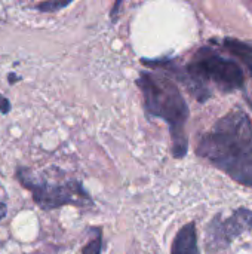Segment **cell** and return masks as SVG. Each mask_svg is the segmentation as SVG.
I'll return each mask as SVG.
<instances>
[{"mask_svg":"<svg viewBox=\"0 0 252 254\" xmlns=\"http://www.w3.org/2000/svg\"><path fill=\"white\" fill-rule=\"evenodd\" d=\"M9 112H10V101L4 95L0 94V113L1 115H6Z\"/></svg>","mask_w":252,"mask_h":254,"instance_id":"10","label":"cell"},{"mask_svg":"<svg viewBox=\"0 0 252 254\" xmlns=\"http://www.w3.org/2000/svg\"><path fill=\"white\" fill-rule=\"evenodd\" d=\"M196 153L235 182L252 188V121L245 112L232 110L218 119L201 137Z\"/></svg>","mask_w":252,"mask_h":254,"instance_id":"1","label":"cell"},{"mask_svg":"<svg viewBox=\"0 0 252 254\" xmlns=\"http://www.w3.org/2000/svg\"><path fill=\"white\" fill-rule=\"evenodd\" d=\"M102 249V235H101V229H97L94 232V238L83 247L82 254H100Z\"/></svg>","mask_w":252,"mask_h":254,"instance_id":"9","label":"cell"},{"mask_svg":"<svg viewBox=\"0 0 252 254\" xmlns=\"http://www.w3.org/2000/svg\"><path fill=\"white\" fill-rule=\"evenodd\" d=\"M73 1L74 0H43L36 7L40 12H58V10L67 7L68 4H71Z\"/></svg>","mask_w":252,"mask_h":254,"instance_id":"8","label":"cell"},{"mask_svg":"<svg viewBox=\"0 0 252 254\" xmlns=\"http://www.w3.org/2000/svg\"><path fill=\"white\" fill-rule=\"evenodd\" d=\"M224 46L227 48V51L230 54H233L235 57L242 60V63L247 65L250 74L252 76V46L244 43V42L235 40V39H226Z\"/></svg>","mask_w":252,"mask_h":254,"instance_id":"7","label":"cell"},{"mask_svg":"<svg viewBox=\"0 0 252 254\" xmlns=\"http://www.w3.org/2000/svg\"><path fill=\"white\" fill-rule=\"evenodd\" d=\"M137 85L143 94L146 110L169 125L172 155L177 159L184 158L189 149L186 134L189 107L178 86L171 79L150 71H143L137 79Z\"/></svg>","mask_w":252,"mask_h":254,"instance_id":"2","label":"cell"},{"mask_svg":"<svg viewBox=\"0 0 252 254\" xmlns=\"http://www.w3.org/2000/svg\"><path fill=\"white\" fill-rule=\"evenodd\" d=\"M6 216V205L3 202H0V220Z\"/></svg>","mask_w":252,"mask_h":254,"instance_id":"11","label":"cell"},{"mask_svg":"<svg viewBox=\"0 0 252 254\" xmlns=\"http://www.w3.org/2000/svg\"><path fill=\"white\" fill-rule=\"evenodd\" d=\"M187 71L203 83L214 82L221 91L232 92L244 86V71L232 60H226L214 51L201 49L193 61L187 65Z\"/></svg>","mask_w":252,"mask_h":254,"instance_id":"4","label":"cell"},{"mask_svg":"<svg viewBox=\"0 0 252 254\" xmlns=\"http://www.w3.org/2000/svg\"><path fill=\"white\" fill-rule=\"evenodd\" d=\"M252 229V211L238 208L230 217H215L208 228V247H227L241 234Z\"/></svg>","mask_w":252,"mask_h":254,"instance_id":"5","label":"cell"},{"mask_svg":"<svg viewBox=\"0 0 252 254\" xmlns=\"http://www.w3.org/2000/svg\"><path fill=\"white\" fill-rule=\"evenodd\" d=\"M171 254H201L198 247L196 225L193 222L187 223L178 231L172 243Z\"/></svg>","mask_w":252,"mask_h":254,"instance_id":"6","label":"cell"},{"mask_svg":"<svg viewBox=\"0 0 252 254\" xmlns=\"http://www.w3.org/2000/svg\"><path fill=\"white\" fill-rule=\"evenodd\" d=\"M16 179L43 210H55L64 205L85 207L92 204L82 182L64 179L59 173L50 176L46 173H34L30 168H18Z\"/></svg>","mask_w":252,"mask_h":254,"instance_id":"3","label":"cell"}]
</instances>
